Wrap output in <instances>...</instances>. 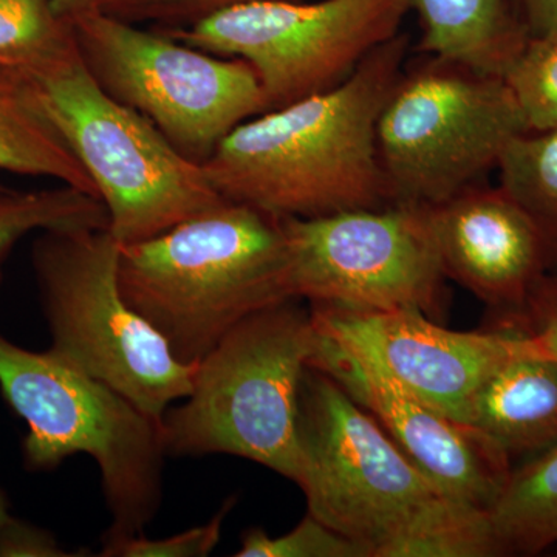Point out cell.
<instances>
[{
    "instance_id": "obj_15",
    "label": "cell",
    "mask_w": 557,
    "mask_h": 557,
    "mask_svg": "<svg viewBox=\"0 0 557 557\" xmlns=\"http://www.w3.org/2000/svg\"><path fill=\"white\" fill-rule=\"evenodd\" d=\"M465 424L511 463L557 446V357L542 346L509 359L479 388Z\"/></svg>"
},
{
    "instance_id": "obj_18",
    "label": "cell",
    "mask_w": 557,
    "mask_h": 557,
    "mask_svg": "<svg viewBox=\"0 0 557 557\" xmlns=\"http://www.w3.org/2000/svg\"><path fill=\"white\" fill-rule=\"evenodd\" d=\"M504 556H536L557 545V446L512 468L490 508Z\"/></svg>"
},
{
    "instance_id": "obj_11",
    "label": "cell",
    "mask_w": 557,
    "mask_h": 557,
    "mask_svg": "<svg viewBox=\"0 0 557 557\" xmlns=\"http://www.w3.org/2000/svg\"><path fill=\"white\" fill-rule=\"evenodd\" d=\"M292 287L309 304L438 317L446 274L423 209H351L285 219Z\"/></svg>"
},
{
    "instance_id": "obj_8",
    "label": "cell",
    "mask_w": 557,
    "mask_h": 557,
    "mask_svg": "<svg viewBox=\"0 0 557 557\" xmlns=\"http://www.w3.org/2000/svg\"><path fill=\"white\" fill-rule=\"evenodd\" d=\"M527 123L502 76L423 54L376 124L388 207L428 208L478 185Z\"/></svg>"
},
{
    "instance_id": "obj_16",
    "label": "cell",
    "mask_w": 557,
    "mask_h": 557,
    "mask_svg": "<svg viewBox=\"0 0 557 557\" xmlns=\"http://www.w3.org/2000/svg\"><path fill=\"white\" fill-rule=\"evenodd\" d=\"M418 51L504 76L530 36L509 0H410Z\"/></svg>"
},
{
    "instance_id": "obj_14",
    "label": "cell",
    "mask_w": 557,
    "mask_h": 557,
    "mask_svg": "<svg viewBox=\"0 0 557 557\" xmlns=\"http://www.w3.org/2000/svg\"><path fill=\"white\" fill-rule=\"evenodd\" d=\"M423 209L446 277L516 325L548 273L552 252L541 231L500 186L482 183Z\"/></svg>"
},
{
    "instance_id": "obj_9",
    "label": "cell",
    "mask_w": 557,
    "mask_h": 557,
    "mask_svg": "<svg viewBox=\"0 0 557 557\" xmlns=\"http://www.w3.org/2000/svg\"><path fill=\"white\" fill-rule=\"evenodd\" d=\"M81 60L106 94L203 164L226 135L267 112L258 73L239 58L186 46L102 10L70 20Z\"/></svg>"
},
{
    "instance_id": "obj_17",
    "label": "cell",
    "mask_w": 557,
    "mask_h": 557,
    "mask_svg": "<svg viewBox=\"0 0 557 557\" xmlns=\"http://www.w3.org/2000/svg\"><path fill=\"white\" fill-rule=\"evenodd\" d=\"M0 171L57 180L100 199L50 120L30 76L0 65Z\"/></svg>"
},
{
    "instance_id": "obj_21",
    "label": "cell",
    "mask_w": 557,
    "mask_h": 557,
    "mask_svg": "<svg viewBox=\"0 0 557 557\" xmlns=\"http://www.w3.org/2000/svg\"><path fill=\"white\" fill-rule=\"evenodd\" d=\"M76 49L51 0H0V65L33 76Z\"/></svg>"
},
{
    "instance_id": "obj_2",
    "label": "cell",
    "mask_w": 557,
    "mask_h": 557,
    "mask_svg": "<svg viewBox=\"0 0 557 557\" xmlns=\"http://www.w3.org/2000/svg\"><path fill=\"white\" fill-rule=\"evenodd\" d=\"M409 47L401 32L338 86L242 123L201 164L212 188L282 219L388 207L376 124Z\"/></svg>"
},
{
    "instance_id": "obj_22",
    "label": "cell",
    "mask_w": 557,
    "mask_h": 557,
    "mask_svg": "<svg viewBox=\"0 0 557 557\" xmlns=\"http://www.w3.org/2000/svg\"><path fill=\"white\" fill-rule=\"evenodd\" d=\"M502 78L528 131L557 126V30L530 36Z\"/></svg>"
},
{
    "instance_id": "obj_23",
    "label": "cell",
    "mask_w": 557,
    "mask_h": 557,
    "mask_svg": "<svg viewBox=\"0 0 557 557\" xmlns=\"http://www.w3.org/2000/svg\"><path fill=\"white\" fill-rule=\"evenodd\" d=\"M237 557H369L361 545L336 533L307 512L288 533L270 536L262 528H251L242 536Z\"/></svg>"
},
{
    "instance_id": "obj_3",
    "label": "cell",
    "mask_w": 557,
    "mask_h": 557,
    "mask_svg": "<svg viewBox=\"0 0 557 557\" xmlns=\"http://www.w3.org/2000/svg\"><path fill=\"white\" fill-rule=\"evenodd\" d=\"M119 281L124 300L188 366L245 318L298 299L285 219L231 200L121 247Z\"/></svg>"
},
{
    "instance_id": "obj_1",
    "label": "cell",
    "mask_w": 557,
    "mask_h": 557,
    "mask_svg": "<svg viewBox=\"0 0 557 557\" xmlns=\"http://www.w3.org/2000/svg\"><path fill=\"white\" fill-rule=\"evenodd\" d=\"M298 485L309 515L369 557H500L490 511L443 496L368 410L309 366L300 381Z\"/></svg>"
},
{
    "instance_id": "obj_24",
    "label": "cell",
    "mask_w": 557,
    "mask_h": 557,
    "mask_svg": "<svg viewBox=\"0 0 557 557\" xmlns=\"http://www.w3.org/2000/svg\"><path fill=\"white\" fill-rule=\"evenodd\" d=\"M233 502H226L205 525L194 527L183 533L163 539H149L139 534L102 542L100 556L104 557H205L211 555L222 537L223 522Z\"/></svg>"
},
{
    "instance_id": "obj_31",
    "label": "cell",
    "mask_w": 557,
    "mask_h": 557,
    "mask_svg": "<svg viewBox=\"0 0 557 557\" xmlns=\"http://www.w3.org/2000/svg\"><path fill=\"white\" fill-rule=\"evenodd\" d=\"M548 273L557 277V256L555 260H553L552 265H549Z\"/></svg>"
},
{
    "instance_id": "obj_28",
    "label": "cell",
    "mask_w": 557,
    "mask_h": 557,
    "mask_svg": "<svg viewBox=\"0 0 557 557\" xmlns=\"http://www.w3.org/2000/svg\"><path fill=\"white\" fill-rule=\"evenodd\" d=\"M528 36L557 30V0H509Z\"/></svg>"
},
{
    "instance_id": "obj_30",
    "label": "cell",
    "mask_w": 557,
    "mask_h": 557,
    "mask_svg": "<svg viewBox=\"0 0 557 557\" xmlns=\"http://www.w3.org/2000/svg\"><path fill=\"white\" fill-rule=\"evenodd\" d=\"M10 516L11 512L9 500H7V496L5 494H3V491L0 490V523L5 522V520L9 519Z\"/></svg>"
},
{
    "instance_id": "obj_29",
    "label": "cell",
    "mask_w": 557,
    "mask_h": 557,
    "mask_svg": "<svg viewBox=\"0 0 557 557\" xmlns=\"http://www.w3.org/2000/svg\"><path fill=\"white\" fill-rule=\"evenodd\" d=\"M54 11L65 21L73 20L78 14L90 10H100L102 0H51Z\"/></svg>"
},
{
    "instance_id": "obj_6",
    "label": "cell",
    "mask_w": 557,
    "mask_h": 557,
    "mask_svg": "<svg viewBox=\"0 0 557 557\" xmlns=\"http://www.w3.org/2000/svg\"><path fill=\"white\" fill-rule=\"evenodd\" d=\"M120 255L121 245L109 230L39 231L32 267L50 350L161 420L188 397L196 366L180 362L160 333L124 300Z\"/></svg>"
},
{
    "instance_id": "obj_10",
    "label": "cell",
    "mask_w": 557,
    "mask_h": 557,
    "mask_svg": "<svg viewBox=\"0 0 557 557\" xmlns=\"http://www.w3.org/2000/svg\"><path fill=\"white\" fill-rule=\"evenodd\" d=\"M409 13L410 0H260L163 33L247 61L273 110L338 86L401 33Z\"/></svg>"
},
{
    "instance_id": "obj_4",
    "label": "cell",
    "mask_w": 557,
    "mask_h": 557,
    "mask_svg": "<svg viewBox=\"0 0 557 557\" xmlns=\"http://www.w3.org/2000/svg\"><path fill=\"white\" fill-rule=\"evenodd\" d=\"M302 302L284 300L245 318L196 364L188 397L161 417L166 456L226 454L298 483L299 387L317 346Z\"/></svg>"
},
{
    "instance_id": "obj_32",
    "label": "cell",
    "mask_w": 557,
    "mask_h": 557,
    "mask_svg": "<svg viewBox=\"0 0 557 557\" xmlns=\"http://www.w3.org/2000/svg\"><path fill=\"white\" fill-rule=\"evenodd\" d=\"M0 281H2V271H0Z\"/></svg>"
},
{
    "instance_id": "obj_26",
    "label": "cell",
    "mask_w": 557,
    "mask_h": 557,
    "mask_svg": "<svg viewBox=\"0 0 557 557\" xmlns=\"http://www.w3.org/2000/svg\"><path fill=\"white\" fill-rule=\"evenodd\" d=\"M58 539L44 530L10 516L0 523V557H76Z\"/></svg>"
},
{
    "instance_id": "obj_19",
    "label": "cell",
    "mask_w": 557,
    "mask_h": 557,
    "mask_svg": "<svg viewBox=\"0 0 557 557\" xmlns=\"http://www.w3.org/2000/svg\"><path fill=\"white\" fill-rule=\"evenodd\" d=\"M498 186L522 208L557 256V126L527 131L508 143L497 163Z\"/></svg>"
},
{
    "instance_id": "obj_27",
    "label": "cell",
    "mask_w": 557,
    "mask_h": 557,
    "mask_svg": "<svg viewBox=\"0 0 557 557\" xmlns=\"http://www.w3.org/2000/svg\"><path fill=\"white\" fill-rule=\"evenodd\" d=\"M516 325L536 336L545 350L557 357V277L549 273L541 277Z\"/></svg>"
},
{
    "instance_id": "obj_20",
    "label": "cell",
    "mask_w": 557,
    "mask_h": 557,
    "mask_svg": "<svg viewBox=\"0 0 557 557\" xmlns=\"http://www.w3.org/2000/svg\"><path fill=\"white\" fill-rule=\"evenodd\" d=\"M51 228L109 230L108 209L97 197L61 183L30 190L0 185V271L24 237Z\"/></svg>"
},
{
    "instance_id": "obj_25",
    "label": "cell",
    "mask_w": 557,
    "mask_h": 557,
    "mask_svg": "<svg viewBox=\"0 0 557 557\" xmlns=\"http://www.w3.org/2000/svg\"><path fill=\"white\" fill-rule=\"evenodd\" d=\"M260 0H102L101 9L120 20L135 21H188L203 20L215 11Z\"/></svg>"
},
{
    "instance_id": "obj_5",
    "label": "cell",
    "mask_w": 557,
    "mask_h": 557,
    "mask_svg": "<svg viewBox=\"0 0 557 557\" xmlns=\"http://www.w3.org/2000/svg\"><path fill=\"white\" fill-rule=\"evenodd\" d=\"M0 392L27 424L24 465L49 471L76 454L100 469L110 527L102 542L139 536L163 502L160 421L53 351L16 346L0 332Z\"/></svg>"
},
{
    "instance_id": "obj_13",
    "label": "cell",
    "mask_w": 557,
    "mask_h": 557,
    "mask_svg": "<svg viewBox=\"0 0 557 557\" xmlns=\"http://www.w3.org/2000/svg\"><path fill=\"white\" fill-rule=\"evenodd\" d=\"M309 366L338 381L443 496L487 511L496 504L515 465L478 431L405 394L318 329Z\"/></svg>"
},
{
    "instance_id": "obj_12",
    "label": "cell",
    "mask_w": 557,
    "mask_h": 557,
    "mask_svg": "<svg viewBox=\"0 0 557 557\" xmlns=\"http://www.w3.org/2000/svg\"><path fill=\"white\" fill-rule=\"evenodd\" d=\"M310 310L321 335L405 394L460 423L498 368L542 347L536 336L516 325L457 332L417 310H354L325 304H310Z\"/></svg>"
},
{
    "instance_id": "obj_7",
    "label": "cell",
    "mask_w": 557,
    "mask_h": 557,
    "mask_svg": "<svg viewBox=\"0 0 557 557\" xmlns=\"http://www.w3.org/2000/svg\"><path fill=\"white\" fill-rule=\"evenodd\" d=\"M62 138L94 182L109 231L124 245L152 239L222 203L203 166L141 113L98 86L78 47L30 76Z\"/></svg>"
}]
</instances>
